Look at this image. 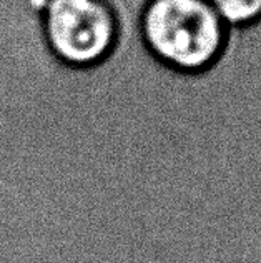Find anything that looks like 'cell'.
<instances>
[{
  "label": "cell",
  "instance_id": "6da1fadb",
  "mask_svg": "<svg viewBox=\"0 0 261 263\" xmlns=\"http://www.w3.org/2000/svg\"><path fill=\"white\" fill-rule=\"evenodd\" d=\"M138 35L162 65L202 73L222 57L228 25L210 0H147L138 15Z\"/></svg>",
  "mask_w": 261,
  "mask_h": 263
},
{
  "label": "cell",
  "instance_id": "7a4b0ae2",
  "mask_svg": "<svg viewBox=\"0 0 261 263\" xmlns=\"http://www.w3.org/2000/svg\"><path fill=\"white\" fill-rule=\"evenodd\" d=\"M44 44L72 68L105 62L118 42V15L108 0H50L40 13Z\"/></svg>",
  "mask_w": 261,
  "mask_h": 263
},
{
  "label": "cell",
  "instance_id": "3957f363",
  "mask_svg": "<svg viewBox=\"0 0 261 263\" xmlns=\"http://www.w3.org/2000/svg\"><path fill=\"white\" fill-rule=\"evenodd\" d=\"M228 27H248L261 20V0H210Z\"/></svg>",
  "mask_w": 261,
  "mask_h": 263
},
{
  "label": "cell",
  "instance_id": "277c9868",
  "mask_svg": "<svg viewBox=\"0 0 261 263\" xmlns=\"http://www.w3.org/2000/svg\"><path fill=\"white\" fill-rule=\"evenodd\" d=\"M49 2L50 0H25L27 7H29L33 13H37V15H40V13L45 10V7Z\"/></svg>",
  "mask_w": 261,
  "mask_h": 263
}]
</instances>
